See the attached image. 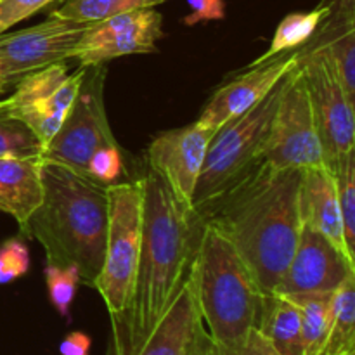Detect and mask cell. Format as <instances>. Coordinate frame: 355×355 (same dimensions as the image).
<instances>
[{
	"label": "cell",
	"mask_w": 355,
	"mask_h": 355,
	"mask_svg": "<svg viewBox=\"0 0 355 355\" xmlns=\"http://www.w3.org/2000/svg\"><path fill=\"white\" fill-rule=\"evenodd\" d=\"M162 37L163 16L155 7L130 10L89 24L73 58L87 68L123 55L155 54Z\"/></svg>",
	"instance_id": "cell-12"
},
{
	"label": "cell",
	"mask_w": 355,
	"mask_h": 355,
	"mask_svg": "<svg viewBox=\"0 0 355 355\" xmlns=\"http://www.w3.org/2000/svg\"><path fill=\"white\" fill-rule=\"evenodd\" d=\"M283 80L253 110L215 132L193 198V210L200 217L263 163Z\"/></svg>",
	"instance_id": "cell-5"
},
{
	"label": "cell",
	"mask_w": 355,
	"mask_h": 355,
	"mask_svg": "<svg viewBox=\"0 0 355 355\" xmlns=\"http://www.w3.org/2000/svg\"><path fill=\"white\" fill-rule=\"evenodd\" d=\"M87 28L49 16L40 24L0 35V62L10 87L28 73L71 59Z\"/></svg>",
	"instance_id": "cell-11"
},
{
	"label": "cell",
	"mask_w": 355,
	"mask_h": 355,
	"mask_svg": "<svg viewBox=\"0 0 355 355\" xmlns=\"http://www.w3.org/2000/svg\"><path fill=\"white\" fill-rule=\"evenodd\" d=\"M106 64L83 68L82 83L61 128L42 151V159L59 163L87 177V163L97 149L118 144L104 104Z\"/></svg>",
	"instance_id": "cell-7"
},
{
	"label": "cell",
	"mask_w": 355,
	"mask_h": 355,
	"mask_svg": "<svg viewBox=\"0 0 355 355\" xmlns=\"http://www.w3.org/2000/svg\"><path fill=\"white\" fill-rule=\"evenodd\" d=\"M297 66V52H283L276 58L257 66H248L238 78L229 80L218 87L208 99L198 116L196 123L217 132L229 121L243 116L262 103L270 90Z\"/></svg>",
	"instance_id": "cell-15"
},
{
	"label": "cell",
	"mask_w": 355,
	"mask_h": 355,
	"mask_svg": "<svg viewBox=\"0 0 355 355\" xmlns=\"http://www.w3.org/2000/svg\"><path fill=\"white\" fill-rule=\"evenodd\" d=\"M125 175V163L121 158L120 146H104L97 149L90 156L87 163V179L99 184L103 187L114 186L118 182H123Z\"/></svg>",
	"instance_id": "cell-27"
},
{
	"label": "cell",
	"mask_w": 355,
	"mask_h": 355,
	"mask_svg": "<svg viewBox=\"0 0 355 355\" xmlns=\"http://www.w3.org/2000/svg\"><path fill=\"white\" fill-rule=\"evenodd\" d=\"M191 14L182 19L186 26H196L207 21H220L225 17L224 0H187Z\"/></svg>",
	"instance_id": "cell-32"
},
{
	"label": "cell",
	"mask_w": 355,
	"mask_h": 355,
	"mask_svg": "<svg viewBox=\"0 0 355 355\" xmlns=\"http://www.w3.org/2000/svg\"><path fill=\"white\" fill-rule=\"evenodd\" d=\"M214 355H279L277 350L263 338L262 333L257 328L250 329L246 335L234 342L215 343Z\"/></svg>",
	"instance_id": "cell-30"
},
{
	"label": "cell",
	"mask_w": 355,
	"mask_h": 355,
	"mask_svg": "<svg viewBox=\"0 0 355 355\" xmlns=\"http://www.w3.org/2000/svg\"><path fill=\"white\" fill-rule=\"evenodd\" d=\"M288 298L300 309L304 355H322L328 338L331 293H302Z\"/></svg>",
	"instance_id": "cell-24"
},
{
	"label": "cell",
	"mask_w": 355,
	"mask_h": 355,
	"mask_svg": "<svg viewBox=\"0 0 355 355\" xmlns=\"http://www.w3.org/2000/svg\"><path fill=\"white\" fill-rule=\"evenodd\" d=\"M300 168L262 163L203 215L238 250L262 293H274L300 238Z\"/></svg>",
	"instance_id": "cell-2"
},
{
	"label": "cell",
	"mask_w": 355,
	"mask_h": 355,
	"mask_svg": "<svg viewBox=\"0 0 355 355\" xmlns=\"http://www.w3.org/2000/svg\"><path fill=\"white\" fill-rule=\"evenodd\" d=\"M92 340L83 331H71L59 343V354L61 355H90Z\"/></svg>",
	"instance_id": "cell-33"
},
{
	"label": "cell",
	"mask_w": 355,
	"mask_h": 355,
	"mask_svg": "<svg viewBox=\"0 0 355 355\" xmlns=\"http://www.w3.org/2000/svg\"><path fill=\"white\" fill-rule=\"evenodd\" d=\"M142 239L127 311L111 319L107 355H139L187 281L203 218L180 203L156 173L144 177Z\"/></svg>",
	"instance_id": "cell-1"
},
{
	"label": "cell",
	"mask_w": 355,
	"mask_h": 355,
	"mask_svg": "<svg viewBox=\"0 0 355 355\" xmlns=\"http://www.w3.org/2000/svg\"><path fill=\"white\" fill-rule=\"evenodd\" d=\"M10 89H12V87H10L9 80H7V76H6V71H3L2 62H0V99H2V97L6 96Z\"/></svg>",
	"instance_id": "cell-35"
},
{
	"label": "cell",
	"mask_w": 355,
	"mask_h": 355,
	"mask_svg": "<svg viewBox=\"0 0 355 355\" xmlns=\"http://www.w3.org/2000/svg\"><path fill=\"white\" fill-rule=\"evenodd\" d=\"M300 217L302 224L321 232L355 262V257L345 241L335 175L328 166H311L302 170Z\"/></svg>",
	"instance_id": "cell-17"
},
{
	"label": "cell",
	"mask_w": 355,
	"mask_h": 355,
	"mask_svg": "<svg viewBox=\"0 0 355 355\" xmlns=\"http://www.w3.org/2000/svg\"><path fill=\"white\" fill-rule=\"evenodd\" d=\"M350 276H355L354 260L321 232L302 224L297 248L274 293H333Z\"/></svg>",
	"instance_id": "cell-14"
},
{
	"label": "cell",
	"mask_w": 355,
	"mask_h": 355,
	"mask_svg": "<svg viewBox=\"0 0 355 355\" xmlns=\"http://www.w3.org/2000/svg\"><path fill=\"white\" fill-rule=\"evenodd\" d=\"M201 321L194 295L193 277H187L182 290L166 311L139 355H184L194 328Z\"/></svg>",
	"instance_id": "cell-19"
},
{
	"label": "cell",
	"mask_w": 355,
	"mask_h": 355,
	"mask_svg": "<svg viewBox=\"0 0 355 355\" xmlns=\"http://www.w3.org/2000/svg\"><path fill=\"white\" fill-rule=\"evenodd\" d=\"M107 189L59 163L42 159V201L21 232L37 239L47 263L75 266L94 286L106 252Z\"/></svg>",
	"instance_id": "cell-3"
},
{
	"label": "cell",
	"mask_w": 355,
	"mask_h": 355,
	"mask_svg": "<svg viewBox=\"0 0 355 355\" xmlns=\"http://www.w3.org/2000/svg\"><path fill=\"white\" fill-rule=\"evenodd\" d=\"M184 355H214V340L208 335L203 321H200L194 328L193 336L187 343Z\"/></svg>",
	"instance_id": "cell-34"
},
{
	"label": "cell",
	"mask_w": 355,
	"mask_h": 355,
	"mask_svg": "<svg viewBox=\"0 0 355 355\" xmlns=\"http://www.w3.org/2000/svg\"><path fill=\"white\" fill-rule=\"evenodd\" d=\"M263 163L276 168L326 166L304 73L298 64L284 76L267 139Z\"/></svg>",
	"instance_id": "cell-9"
},
{
	"label": "cell",
	"mask_w": 355,
	"mask_h": 355,
	"mask_svg": "<svg viewBox=\"0 0 355 355\" xmlns=\"http://www.w3.org/2000/svg\"><path fill=\"white\" fill-rule=\"evenodd\" d=\"M331 172L335 175L345 241L355 257V149L343 155Z\"/></svg>",
	"instance_id": "cell-25"
},
{
	"label": "cell",
	"mask_w": 355,
	"mask_h": 355,
	"mask_svg": "<svg viewBox=\"0 0 355 355\" xmlns=\"http://www.w3.org/2000/svg\"><path fill=\"white\" fill-rule=\"evenodd\" d=\"M215 132L194 121L156 135L146 151L149 170L168 186L173 196L193 208L194 191Z\"/></svg>",
	"instance_id": "cell-13"
},
{
	"label": "cell",
	"mask_w": 355,
	"mask_h": 355,
	"mask_svg": "<svg viewBox=\"0 0 355 355\" xmlns=\"http://www.w3.org/2000/svg\"><path fill=\"white\" fill-rule=\"evenodd\" d=\"M82 76L83 69L69 75L66 61L28 73L9 97L0 99V116L26 125L44 151L68 116Z\"/></svg>",
	"instance_id": "cell-8"
},
{
	"label": "cell",
	"mask_w": 355,
	"mask_h": 355,
	"mask_svg": "<svg viewBox=\"0 0 355 355\" xmlns=\"http://www.w3.org/2000/svg\"><path fill=\"white\" fill-rule=\"evenodd\" d=\"M168 0H62L49 16L80 24H92L116 14L151 9Z\"/></svg>",
	"instance_id": "cell-23"
},
{
	"label": "cell",
	"mask_w": 355,
	"mask_h": 355,
	"mask_svg": "<svg viewBox=\"0 0 355 355\" xmlns=\"http://www.w3.org/2000/svg\"><path fill=\"white\" fill-rule=\"evenodd\" d=\"M255 328L279 355H304L302 314L291 298L262 293Z\"/></svg>",
	"instance_id": "cell-20"
},
{
	"label": "cell",
	"mask_w": 355,
	"mask_h": 355,
	"mask_svg": "<svg viewBox=\"0 0 355 355\" xmlns=\"http://www.w3.org/2000/svg\"><path fill=\"white\" fill-rule=\"evenodd\" d=\"M42 201V156L0 158V211L23 225Z\"/></svg>",
	"instance_id": "cell-18"
},
{
	"label": "cell",
	"mask_w": 355,
	"mask_h": 355,
	"mask_svg": "<svg viewBox=\"0 0 355 355\" xmlns=\"http://www.w3.org/2000/svg\"><path fill=\"white\" fill-rule=\"evenodd\" d=\"M191 277L201 321L215 343L234 342L255 328L262 291L232 243L207 222Z\"/></svg>",
	"instance_id": "cell-4"
},
{
	"label": "cell",
	"mask_w": 355,
	"mask_h": 355,
	"mask_svg": "<svg viewBox=\"0 0 355 355\" xmlns=\"http://www.w3.org/2000/svg\"><path fill=\"white\" fill-rule=\"evenodd\" d=\"M42 155V146L30 128L12 118L0 116V158Z\"/></svg>",
	"instance_id": "cell-28"
},
{
	"label": "cell",
	"mask_w": 355,
	"mask_h": 355,
	"mask_svg": "<svg viewBox=\"0 0 355 355\" xmlns=\"http://www.w3.org/2000/svg\"><path fill=\"white\" fill-rule=\"evenodd\" d=\"M45 284H47L49 300L54 305L62 319H71V304L75 300L76 288L80 284V272L75 266L58 267L45 266Z\"/></svg>",
	"instance_id": "cell-26"
},
{
	"label": "cell",
	"mask_w": 355,
	"mask_h": 355,
	"mask_svg": "<svg viewBox=\"0 0 355 355\" xmlns=\"http://www.w3.org/2000/svg\"><path fill=\"white\" fill-rule=\"evenodd\" d=\"M107 189L110 222L103 267L92 288L103 297L110 319L127 311L134 291L142 239L144 179L118 182Z\"/></svg>",
	"instance_id": "cell-6"
},
{
	"label": "cell",
	"mask_w": 355,
	"mask_h": 355,
	"mask_svg": "<svg viewBox=\"0 0 355 355\" xmlns=\"http://www.w3.org/2000/svg\"><path fill=\"white\" fill-rule=\"evenodd\" d=\"M328 14L297 54H322L335 69L345 92L355 99V10L354 0H324Z\"/></svg>",
	"instance_id": "cell-16"
},
{
	"label": "cell",
	"mask_w": 355,
	"mask_h": 355,
	"mask_svg": "<svg viewBox=\"0 0 355 355\" xmlns=\"http://www.w3.org/2000/svg\"><path fill=\"white\" fill-rule=\"evenodd\" d=\"M297 64L307 85L324 165L333 170L343 155L355 149V99L345 92L322 54H297Z\"/></svg>",
	"instance_id": "cell-10"
},
{
	"label": "cell",
	"mask_w": 355,
	"mask_h": 355,
	"mask_svg": "<svg viewBox=\"0 0 355 355\" xmlns=\"http://www.w3.org/2000/svg\"><path fill=\"white\" fill-rule=\"evenodd\" d=\"M355 352V276L343 281L329 298V326L322 355Z\"/></svg>",
	"instance_id": "cell-21"
},
{
	"label": "cell",
	"mask_w": 355,
	"mask_h": 355,
	"mask_svg": "<svg viewBox=\"0 0 355 355\" xmlns=\"http://www.w3.org/2000/svg\"><path fill=\"white\" fill-rule=\"evenodd\" d=\"M345 355H355V352H349V354H345Z\"/></svg>",
	"instance_id": "cell-36"
},
{
	"label": "cell",
	"mask_w": 355,
	"mask_h": 355,
	"mask_svg": "<svg viewBox=\"0 0 355 355\" xmlns=\"http://www.w3.org/2000/svg\"><path fill=\"white\" fill-rule=\"evenodd\" d=\"M55 0H0V35Z\"/></svg>",
	"instance_id": "cell-31"
},
{
	"label": "cell",
	"mask_w": 355,
	"mask_h": 355,
	"mask_svg": "<svg viewBox=\"0 0 355 355\" xmlns=\"http://www.w3.org/2000/svg\"><path fill=\"white\" fill-rule=\"evenodd\" d=\"M30 270V250L21 238H10L0 245V284H10Z\"/></svg>",
	"instance_id": "cell-29"
},
{
	"label": "cell",
	"mask_w": 355,
	"mask_h": 355,
	"mask_svg": "<svg viewBox=\"0 0 355 355\" xmlns=\"http://www.w3.org/2000/svg\"><path fill=\"white\" fill-rule=\"evenodd\" d=\"M326 14H328V3L326 2H322L321 6L315 7L314 10H309V12L288 14L286 17H283L279 26L276 28V33H274L267 51L255 61L250 62V66H257L260 62H266L276 55L283 54V52H293L304 47L311 40L312 35L315 33Z\"/></svg>",
	"instance_id": "cell-22"
}]
</instances>
